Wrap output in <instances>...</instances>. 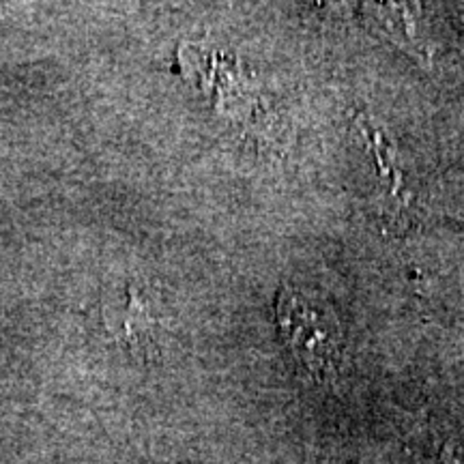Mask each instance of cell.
I'll return each mask as SVG.
<instances>
[{
  "instance_id": "cell-2",
  "label": "cell",
  "mask_w": 464,
  "mask_h": 464,
  "mask_svg": "<svg viewBox=\"0 0 464 464\" xmlns=\"http://www.w3.org/2000/svg\"><path fill=\"white\" fill-rule=\"evenodd\" d=\"M445 462H450V464H462L460 460H458V456L451 454L450 450H445Z\"/></svg>"
},
{
  "instance_id": "cell-1",
  "label": "cell",
  "mask_w": 464,
  "mask_h": 464,
  "mask_svg": "<svg viewBox=\"0 0 464 464\" xmlns=\"http://www.w3.org/2000/svg\"><path fill=\"white\" fill-rule=\"evenodd\" d=\"M276 314L282 338L307 372L318 381L332 379L342 357V327L332 310L312 304L297 290L282 288Z\"/></svg>"
}]
</instances>
